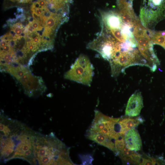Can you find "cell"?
I'll use <instances>...</instances> for the list:
<instances>
[{"label":"cell","instance_id":"6da1fadb","mask_svg":"<svg viewBox=\"0 0 165 165\" xmlns=\"http://www.w3.org/2000/svg\"><path fill=\"white\" fill-rule=\"evenodd\" d=\"M34 141L36 164L63 165L69 157L68 148L52 133L44 136L35 132Z\"/></svg>","mask_w":165,"mask_h":165},{"label":"cell","instance_id":"7a4b0ae2","mask_svg":"<svg viewBox=\"0 0 165 165\" xmlns=\"http://www.w3.org/2000/svg\"><path fill=\"white\" fill-rule=\"evenodd\" d=\"M165 19V0H143L139 19L147 30H154L160 21Z\"/></svg>","mask_w":165,"mask_h":165},{"label":"cell","instance_id":"3957f363","mask_svg":"<svg viewBox=\"0 0 165 165\" xmlns=\"http://www.w3.org/2000/svg\"><path fill=\"white\" fill-rule=\"evenodd\" d=\"M133 33L140 53L151 65L152 71H155L159 61L154 51L153 44L148 31L142 24L140 19L134 27Z\"/></svg>","mask_w":165,"mask_h":165},{"label":"cell","instance_id":"277c9868","mask_svg":"<svg viewBox=\"0 0 165 165\" xmlns=\"http://www.w3.org/2000/svg\"><path fill=\"white\" fill-rule=\"evenodd\" d=\"M94 68L89 58L83 54L76 59L64 75L65 79L90 86L94 74Z\"/></svg>","mask_w":165,"mask_h":165},{"label":"cell","instance_id":"5b68a950","mask_svg":"<svg viewBox=\"0 0 165 165\" xmlns=\"http://www.w3.org/2000/svg\"><path fill=\"white\" fill-rule=\"evenodd\" d=\"M143 107L141 93L138 90L136 91L131 96L128 100L125 110V115L133 117L138 116Z\"/></svg>","mask_w":165,"mask_h":165},{"label":"cell","instance_id":"8992f818","mask_svg":"<svg viewBox=\"0 0 165 165\" xmlns=\"http://www.w3.org/2000/svg\"><path fill=\"white\" fill-rule=\"evenodd\" d=\"M126 146L135 151H140L142 146L141 137L138 130L133 128L127 131L125 135Z\"/></svg>","mask_w":165,"mask_h":165},{"label":"cell","instance_id":"52a82bcc","mask_svg":"<svg viewBox=\"0 0 165 165\" xmlns=\"http://www.w3.org/2000/svg\"><path fill=\"white\" fill-rule=\"evenodd\" d=\"M144 121V120L140 116L135 118H125L118 122L120 128L119 133L124 135L128 130L137 127Z\"/></svg>","mask_w":165,"mask_h":165},{"label":"cell","instance_id":"ba28073f","mask_svg":"<svg viewBox=\"0 0 165 165\" xmlns=\"http://www.w3.org/2000/svg\"><path fill=\"white\" fill-rule=\"evenodd\" d=\"M87 137L115 152V144L112 141V138L109 137L99 133H89Z\"/></svg>","mask_w":165,"mask_h":165},{"label":"cell","instance_id":"9c48e42d","mask_svg":"<svg viewBox=\"0 0 165 165\" xmlns=\"http://www.w3.org/2000/svg\"><path fill=\"white\" fill-rule=\"evenodd\" d=\"M147 30L153 44L160 45L165 49V31Z\"/></svg>","mask_w":165,"mask_h":165},{"label":"cell","instance_id":"30bf717a","mask_svg":"<svg viewBox=\"0 0 165 165\" xmlns=\"http://www.w3.org/2000/svg\"><path fill=\"white\" fill-rule=\"evenodd\" d=\"M126 145L125 136L123 135L119 138L116 140L115 142V152L116 155H119Z\"/></svg>","mask_w":165,"mask_h":165},{"label":"cell","instance_id":"8fae6325","mask_svg":"<svg viewBox=\"0 0 165 165\" xmlns=\"http://www.w3.org/2000/svg\"><path fill=\"white\" fill-rule=\"evenodd\" d=\"M147 157V158L141 157V161L140 165H157L156 159L148 156Z\"/></svg>","mask_w":165,"mask_h":165},{"label":"cell","instance_id":"7c38bea8","mask_svg":"<svg viewBox=\"0 0 165 165\" xmlns=\"http://www.w3.org/2000/svg\"><path fill=\"white\" fill-rule=\"evenodd\" d=\"M11 28L14 31L17 36H20L21 35L24 29V28H22L20 27H13Z\"/></svg>","mask_w":165,"mask_h":165},{"label":"cell","instance_id":"4fadbf2b","mask_svg":"<svg viewBox=\"0 0 165 165\" xmlns=\"http://www.w3.org/2000/svg\"><path fill=\"white\" fill-rule=\"evenodd\" d=\"M17 19L15 18H9L6 22L8 26L12 28L15 23L17 21Z\"/></svg>","mask_w":165,"mask_h":165},{"label":"cell","instance_id":"5bb4252c","mask_svg":"<svg viewBox=\"0 0 165 165\" xmlns=\"http://www.w3.org/2000/svg\"><path fill=\"white\" fill-rule=\"evenodd\" d=\"M17 39L12 38L10 40L9 44L12 49L14 50L16 45Z\"/></svg>","mask_w":165,"mask_h":165},{"label":"cell","instance_id":"9a60e30c","mask_svg":"<svg viewBox=\"0 0 165 165\" xmlns=\"http://www.w3.org/2000/svg\"><path fill=\"white\" fill-rule=\"evenodd\" d=\"M2 49L3 51L2 52H1V53H9V52L11 50V48L9 44H7L3 47Z\"/></svg>","mask_w":165,"mask_h":165},{"label":"cell","instance_id":"2e32d148","mask_svg":"<svg viewBox=\"0 0 165 165\" xmlns=\"http://www.w3.org/2000/svg\"><path fill=\"white\" fill-rule=\"evenodd\" d=\"M0 39L5 40V41H9L10 39H12L9 33H8L2 36L1 37Z\"/></svg>","mask_w":165,"mask_h":165},{"label":"cell","instance_id":"e0dca14e","mask_svg":"<svg viewBox=\"0 0 165 165\" xmlns=\"http://www.w3.org/2000/svg\"><path fill=\"white\" fill-rule=\"evenodd\" d=\"M9 33L12 38L17 39V36L15 32L13 29H11Z\"/></svg>","mask_w":165,"mask_h":165},{"label":"cell","instance_id":"ac0fdd59","mask_svg":"<svg viewBox=\"0 0 165 165\" xmlns=\"http://www.w3.org/2000/svg\"><path fill=\"white\" fill-rule=\"evenodd\" d=\"M43 8H36L35 9H34L35 12L39 16H40L42 15L43 13Z\"/></svg>","mask_w":165,"mask_h":165},{"label":"cell","instance_id":"d6986e66","mask_svg":"<svg viewBox=\"0 0 165 165\" xmlns=\"http://www.w3.org/2000/svg\"><path fill=\"white\" fill-rule=\"evenodd\" d=\"M34 33L40 37L41 38L44 35V33L41 30H36Z\"/></svg>","mask_w":165,"mask_h":165},{"label":"cell","instance_id":"ffe728a7","mask_svg":"<svg viewBox=\"0 0 165 165\" xmlns=\"http://www.w3.org/2000/svg\"><path fill=\"white\" fill-rule=\"evenodd\" d=\"M38 2L42 8L46 7V3L45 0H39Z\"/></svg>","mask_w":165,"mask_h":165},{"label":"cell","instance_id":"44dd1931","mask_svg":"<svg viewBox=\"0 0 165 165\" xmlns=\"http://www.w3.org/2000/svg\"><path fill=\"white\" fill-rule=\"evenodd\" d=\"M28 31L30 33H34L35 31L36 30L34 27L31 24H30L28 28Z\"/></svg>","mask_w":165,"mask_h":165},{"label":"cell","instance_id":"7402d4cb","mask_svg":"<svg viewBox=\"0 0 165 165\" xmlns=\"http://www.w3.org/2000/svg\"><path fill=\"white\" fill-rule=\"evenodd\" d=\"M31 25L35 30L37 29L40 25L38 22L36 20L32 23Z\"/></svg>","mask_w":165,"mask_h":165},{"label":"cell","instance_id":"603a6c76","mask_svg":"<svg viewBox=\"0 0 165 165\" xmlns=\"http://www.w3.org/2000/svg\"><path fill=\"white\" fill-rule=\"evenodd\" d=\"M27 19L28 20L29 24H32L33 22L35 21V19L33 17L30 16H29Z\"/></svg>","mask_w":165,"mask_h":165},{"label":"cell","instance_id":"cb8c5ba5","mask_svg":"<svg viewBox=\"0 0 165 165\" xmlns=\"http://www.w3.org/2000/svg\"><path fill=\"white\" fill-rule=\"evenodd\" d=\"M26 19V17L24 13L21 17L19 19V22L22 23L24 22Z\"/></svg>","mask_w":165,"mask_h":165},{"label":"cell","instance_id":"d4e9b609","mask_svg":"<svg viewBox=\"0 0 165 165\" xmlns=\"http://www.w3.org/2000/svg\"><path fill=\"white\" fill-rule=\"evenodd\" d=\"M7 45L6 41L0 39V47H3Z\"/></svg>","mask_w":165,"mask_h":165},{"label":"cell","instance_id":"484cf974","mask_svg":"<svg viewBox=\"0 0 165 165\" xmlns=\"http://www.w3.org/2000/svg\"><path fill=\"white\" fill-rule=\"evenodd\" d=\"M19 3H28L27 0H17Z\"/></svg>","mask_w":165,"mask_h":165},{"label":"cell","instance_id":"4316f807","mask_svg":"<svg viewBox=\"0 0 165 165\" xmlns=\"http://www.w3.org/2000/svg\"><path fill=\"white\" fill-rule=\"evenodd\" d=\"M133 0H117V1H124L130 3H132Z\"/></svg>","mask_w":165,"mask_h":165},{"label":"cell","instance_id":"83f0119b","mask_svg":"<svg viewBox=\"0 0 165 165\" xmlns=\"http://www.w3.org/2000/svg\"><path fill=\"white\" fill-rule=\"evenodd\" d=\"M8 24H4V25L2 26V28H4V29H6L7 26H8Z\"/></svg>","mask_w":165,"mask_h":165},{"label":"cell","instance_id":"f1b7e54d","mask_svg":"<svg viewBox=\"0 0 165 165\" xmlns=\"http://www.w3.org/2000/svg\"><path fill=\"white\" fill-rule=\"evenodd\" d=\"M70 2L71 3L72 2V0H69Z\"/></svg>","mask_w":165,"mask_h":165},{"label":"cell","instance_id":"f546056e","mask_svg":"<svg viewBox=\"0 0 165 165\" xmlns=\"http://www.w3.org/2000/svg\"><path fill=\"white\" fill-rule=\"evenodd\" d=\"M12 2H14L16 0H10Z\"/></svg>","mask_w":165,"mask_h":165}]
</instances>
